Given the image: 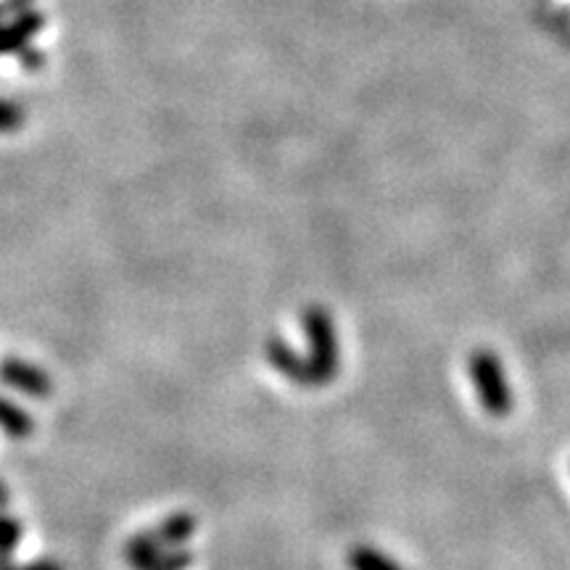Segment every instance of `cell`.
<instances>
[{"mask_svg": "<svg viewBox=\"0 0 570 570\" xmlns=\"http://www.w3.org/2000/svg\"><path fill=\"white\" fill-rule=\"evenodd\" d=\"M348 566H352V570H404L383 552L373 550V547H356V550L348 554Z\"/></svg>", "mask_w": 570, "mask_h": 570, "instance_id": "3957f363", "label": "cell"}, {"mask_svg": "<svg viewBox=\"0 0 570 570\" xmlns=\"http://www.w3.org/2000/svg\"><path fill=\"white\" fill-rule=\"evenodd\" d=\"M470 377H473L475 394H479L481 407L489 412L491 417H504L512 412V389L504 375L502 362L489 348H475L470 354Z\"/></svg>", "mask_w": 570, "mask_h": 570, "instance_id": "6da1fadb", "label": "cell"}, {"mask_svg": "<svg viewBox=\"0 0 570 570\" xmlns=\"http://www.w3.org/2000/svg\"><path fill=\"white\" fill-rule=\"evenodd\" d=\"M306 333L312 341V373L317 386H323L338 370V341L325 309L306 312Z\"/></svg>", "mask_w": 570, "mask_h": 570, "instance_id": "7a4b0ae2", "label": "cell"}]
</instances>
